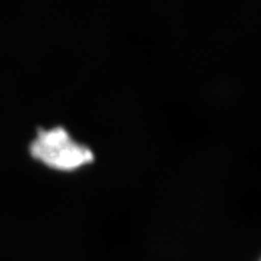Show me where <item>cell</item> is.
I'll list each match as a JSON object with an SVG mask.
<instances>
[{
    "instance_id": "cell-1",
    "label": "cell",
    "mask_w": 261,
    "mask_h": 261,
    "mask_svg": "<svg viewBox=\"0 0 261 261\" xmlns=\"http://www.w3.org/2000/svg\"><path fill=\"white\" fill-rule=\"evenodd\" d=\"M30 149L37 160L61 170L75 169L94 159L93 151L75 142L61 126L39 130Z\"/></svg>"
}]
</instances>
